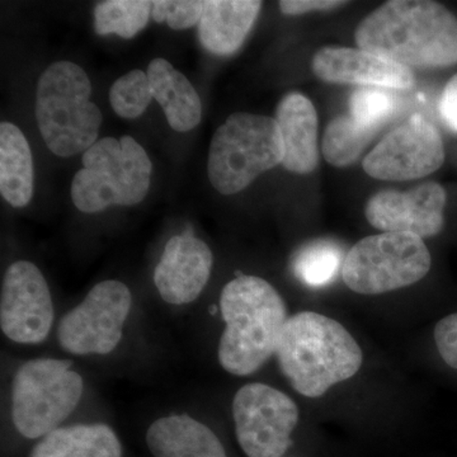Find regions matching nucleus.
Returning a JSON list of instances; mask_svg holds the SVG:
<instances>
[{
	"instance_id": "obj_1",
	"label": "nucleus",
	"mask_w": 457,
	"mask_h": 457,
	"mask_svg": "<svg viewBox=\"0 0 457 457\" xmlns=\"http://www.w3.org/2000/svg\"><path fill=\"white\" fill-rule=\"evenodd\" d=\"M361 50L413 68L457 64V18L431 0H390L354 32Z\"/></svg>"
},
{
	"instance_id": "obj_2",
	"label": "nucleus",
	"mask_w": 457,
	"mask_h": 457,
	"mask_svg": "<svg viewBox=\"0 0 457 457\" xmlns=\"http://www.w3.org/2000/svg\"><path fill=\"white\" fill-rule=\"evenodd\" d=\"M276 356L291 386L308 398H319L353 378L363 361L350 332L335 319L314 312L288 318Z\"/></svg>"
},
{
	"instance_id": "obj_3",
	"label": "nucleus",
	"mask_w": 457,
	"mask_h": 457,
	"mask_svg": "<svg viewBox=\"0 0 457 457\" xmlns=\"http://www.w3.org/2000/svg\"><path fill=\"white\" fill-rule=\"evenodd\" d=\"M220 311L219 362L231 375L254 374L278 351L288 320L284 299L266 279L239 276L222 288Z\"/></svg>"
},
{
	"instance_id": "obj_4",
	"label": "nucleus",
	"mask_w": 457,
	"mask_h": 457,
	"mask_svg": "<svg viewBox=\"0 0 457 457\" xmlns=\"http://www.w3.org/2000/svg\"><path fill=\"white\" fill-rule=\"evenodd\" d=\"M90 96L88 75L74 62H54L42 73L36 92V120L54 154L69 158L97 143L104 116Z\"/></svg>"
},
{
	"instance_id": "obj_5",
	"label": "nucleus",
	"mask_w": 457,
	"mask_h": 457,
	"mask_svg": "<svg viewBox=\"0 0 457 457\" xmlns=\"http://www.w3.org/2000/svg\"><path fill=\"white\" fill-rule=\"evenodd\" d=\"M152 170L145 149L134 137H104L84 153L83 168L71 183V198L86 213L140 204L149 192Z\"/></svg>"
},
{
	"instance_id": "obj_6",
	"label": "nucleus",
	"mask_w": 457,
	"mask_h": 457,
	"mask_svg": "<svg viewBox=\"0 0 457 457\" xmlns=\"http://www.w3.org/2000/svg\"><path fill=\"white\" fill-rule=\"evenodd\" d=\"M284 158V141L276 119L234 113L213 134L207 173L213 188L228 196L282 164Z\"/></svg>"
},
{
	"instance_id": "obj_7",
	"label": "nucleus",
	"mask_w": 457,
	"mask_h": 457,
	"mask_svg": "<svg viewBox=\"0 0 457 457\" xmlns=\"http://www.w3.org/2000/svg\"><path fill=\"white\" fill-rule=\"evenodd\" d=\"M71 365V361L37 359L18 370L12 389V418L23 437H45L78 407L84 381Z\"/></svg>"
},
{
	"instance_id": "obj_8",
	"label": "nucleus",
	"mask_w": 457,
	"mask_h": 457,
	"mask_svg": "<svg viewBox=\"0 0 457 457\" xmlns=\"http://www.w3.org/2000/svg\"><path fill=\"white\" fill-rule=\"evenodd\" d=\"M431 266V253L422 237L381 233L352 246L343 261L342 278L353 293L380 295L417 284Z\"/></svg>"
},
{
	"instance_id": "obj_9",
	"label": "nucleus",
	"mask_w": 457,
	"mask_h": 457,
	"mask_svg": "<svg viewBox=\"0 0 457 457\" xmlns=\"http://www.w3.org/2000/svg\"><path fill=\"white\" fill-rule=\"evenodd\" d=\"M131 303L130 290L122 282H99L60 320V345L78 356L111 353L121 341Z\"/></svg>"
},
{
	"instance_id": "obj_10",
	"label": "nucleus",
	"mask_w": 457,
	"mask_h": 457,
	"mask_svg": "<svg viewBox=\"0 0 457 457\" xmlns=\"http://www.w3.org/2000/svg\"><path fill=\"white\" fill-rule=\"evenodd\" d=\"M237 440L248 457H282L290 449L299 409L285 393L266 384H248L233 402Z\"/></svg>"
},
{
	"instance_id": "obj_11",
	"label": "nucleus",
	"mask_w": 457,
	"mask_h": 457,
	"mask_svg": "<svg viewBox=\"0 0 457 457\" xmlns=\"http://www.w3.org/2000/svg\"><path fill=\"white\" fill-rule=\"evenodd\" d=\"M445 162L440 132L420 116H414L390 132L363 161V170L381 180L423 179Z\"/></svg>"
},
{
	"instance_id": "obj_12",
	"label": "nucleus",
	"mask_w": 457,
	"mask_h": 457,
	"mask_svg": "<svg viewBox=\"0 0 457 457\" xmlns=\"http://www.w3.org/2000/svg\"><path fill=\"white\" fill-rule=\"evenodd\" d=\"M53 323V297L41 270L29 261L12 264L2 285L3 333L21 345H37L47 338Z\"/></svg>"
},
{
	"instance_id": "obj_13",
	"label": "nucleus",
	"mask_w": 457,
	"mask_h": 457,
	"mask_svg": "<svg viewBox=\"0 0 457 457\" xmlns=\"http://www.w3.org/2000/svg\"><path fill=\"white\" fill-rule=\"evenodd\" d=\"M446 191L426 182L409 191L385 189L370 198L366 219L384 233H411L420 237L437 236L445 224Z\"/></svg>"
},
{
	"instance_id": "obj_14",
	"label": "nucleus",
	"mask_w": 457,
	"mask_h": 457,
	"mask_svg": "<svg viewBox=\"0 0 457 457\" xmlns=\"http://www.w3.org/2000/svg\"><path fill=\"white\" fill-rule=\"evenodd\" d=\"M312 69L326 83L362 88L409 89L416 84L413 71L369 51L324 47L312 57Z\"/></svg>"
},
{
	"instance_id": "obj_15",
	"label": "nucleus",
	"mask_w": 457,
	"mask_h": 457,
	"mask_svg": "<svg viewBox=\"0 0 457 457\" xmlns=\"http://www.w3.org/2000/svg\"><path fill=\"white\" fill-rule=\"evenodd\" d=\"M212 249L191 233L171 237L156 264L154 282L165 303L186 305L200 296L209 282Z\"/></svg>"
},
{
	"instance_id": "obj_16",
	"label": "nucleus",
	"mask_w": 457,
	"mask_h": 457,
	"mask_svg": "<svg viewBox=\"0 0 457 457\" xmlns=\"http://www.w3.org/2000/svg\"><path fill=\"white\" fill-rule=\"evenodd\" d=\"M276 121L284 141L285 170L308 174L317 168L318 113L311 99L291 93L279 102Z\"/></svg>"
},
{
	"instance_id": "obj_17",
	"label": "nucleus",
	"mask_w": 457,
	"mask_h": 457,
	"mask_svg": "<svg viewBox=\"0 0 457 457\" xmlns=\"http://www.w3.org/2000/svg\"><path fill=\"white\" fill-rule=\"evenodd\" d=\"M261 9L262 2L253 0L204 2L198 23L201 44L215 55H231L242 46Z\"/></svg>"
},
{
	"instance_id": "obj_18",
	"label": "nucleus",
	"mask_w": 457,
	"mask_h": 457,
	"mask_svg": "<svg viewBox=\"0 0 457 457\" xmlns=\"http://www.w3.org/2000/svg\"><path fill=\"white\" fill-rule=\"evenodd\" d=\"M146 442L154 457H228L218 436L187 414L155 420Z\"/></svg>"
},
{
	"instance_id": "obj_19",
	"label": "nucleus",
	"mask_w": 457,
	"mask_h": 457,
	"mask_svg": "<svg viewBox=\"0 0 457 457\" xmlns=\"http://www.w3.org/2000/svg\"><path fill=\"white\" fill-rule=\"evenodd\" d=\"M146 74L153 97L163 108L170 128L179 132L196 128L203 116V104L187 78L162 57L150 62Z\"/></svg>"
},
{
	"instance_id": "obj_20",
	"label": "nucleus",
	"mask_w": 457,
	"mask_h": 457,
	"mask_svg": "<svg viewBox=\"0 0 457 457\" xmlns=\"http://www.w3.org/2000/svg\"><path fill=\"white\" fill-rule=\"evenodd\" d=\"M0 194L11 206L25 207L33 195L31 147L13 123L0 125Z\"/></svg>"
},
{
	"instance_id": "obj_21",
	"label": "nucleus",
	"mask_w": 457,
	"mask_h": 457,
	"mask_svg": "<svg viewBox=\"0 0 457 457\" xmlns=\"http://www.w3.org/2000/svg\"><path fill=\"white\" fill-rule=\"evenodd\" d=\"M116 433L108 426H71L57 428L33 447L29 457H121Z\"/></svg>"
},
{
	"instance_id": "obj_22",
	"label": "nucleus",
	"mask_w": 457,
	"mask_h": 457,
	"mask_svg": "<svg viewBox=\"0 0 457 457\" xmlns=\"http://www.w3.org/2000/svg\"><path fill=\"white\" fill-rule=\"evenodd\" d=\"M376 132L359 125L351 116L336 117L324 131L321 144L324 159L333 167H350L374 139Z\"/></svg>"
},
{
	"instance_id": "obj_23",
	"label": "nucleus",
	"mask_w": 457,
	"mask_h": 457,
	"mask_svg": "<svg viewBox=\"0 0 457 457\" xmlns=\"http://www.w3.org/2000/svg\"><path fill=\"white\" fill-rule=\"evenodd\" d=\"M153 3L146 0H108L95 9V29L98 35L114 33L132 38L145 29L152 16Z\"/></svg>"
},
{
	"instance_id": "obj_24",
	"label": "nucleus",
	"mask_w": 457,
	"mask_h": 457,
	"mask_svg": "<svg viewBox=\"0 0 457 457\" xmlns=\"http://www.w3.org/2000/svg\"><path fill=\"white\" fill-rule=\"evenodd\" d=\"M343 261V251L335 243H312L295 257L294 272L303 284L320 287L336 278Z\"/></svg>"
},
{
	"instance_id": "obj_25",
	"label": "nucleus",
	"mask_w": 457,
	"mask_h": 457,
	"mask_svg": "<svg viewBox=\"0 0 457 457\" xmlns=\"http://www.w3.org/2000/svg\"><path fill=\"white\" fill-rule=\"evenodd\" d=\"M153 98L149 78L139 69L122 75L110 89L111 106L122 119H137L141 116Z\"/></svg>"
},
{
	"instance_id": "obj_26",
	"label": "nucleus",
	"mask_w": 457,
	"mask_h": 457,
	"mask_svg": "<svg viewBox=\"0 0 457 457\" xmlns=\"http://www.w3.org/2000/svg\"><path fill=\"white\" fill-rule=\"evenodd\" d=\"M395 108V98L381 88H360L350 98L351 119L370 130H380Z\"/></svg>"
},
{
	"instance_id": "obj_27",
	"label": "nucleus",
	"mask_w": 457,
	"mask_h": 457,
	"mask_svg": "<svg viewBox=\"0 0 457 457\" xmlns=\"http://www.w3.org/2000/svg\"><path fill=\"white\" fill-rule=\"evenodd\" d=\"M152 3V17L154 18L155 22H165L170 29L177 31L198 25L203 16L204 2H197V0H186V2L159 0Z\"/></svg>"
},
{
	"instance_id": "obj_28",
	"label": "nucleus",
	"mask_w": 457,
	"mask_h": 457,
	"mask_svg": "<svg viewBox=\"0 0 457 457\" xmlns=\"http://www.w3.org/2000/svg\"><path fill=\"white\" fill-rule=\"evenodd\" d=\"M433 336L442 360L457 370V312L441 319Z\"/></svg>"
},
{
	"instance_id": "obj_29",
	"label": "nucleus",
	"mask_w": 457,
	"mask_h": 457,
	"mask_svg": "<svg viewBox=\"0 0 457 457\" xmlns=\"http://www.w3.org/2000/svg\"><path fill=\"white\" fill-rule=\"evenodd\" d=\"M347 4L341 0H282L279 9L286 16H302L314 11H330Z\"/></svg>"
},
{
	"instance_id": "obj_30",
	"label": "nucleus",
	"mask_w": 457,
	"mask_h": 457,
	"mask_svg": "<svg viewBox=\"0 0 457 457\" xmlns=\"http://www.w3.org/2000/svg\"><path fill=\"white\" fill-rule=\"evenodd\" d=\"M442 119L451 130L457 132V74L445 87L440 102Z\"/></svg>"
}]
</instances>
